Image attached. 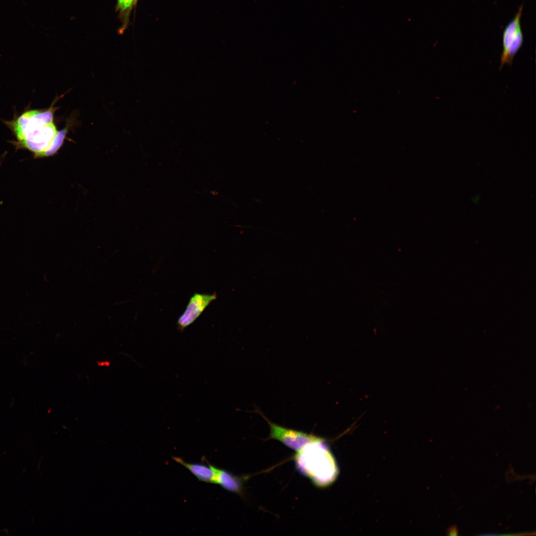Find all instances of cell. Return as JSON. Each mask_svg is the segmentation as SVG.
Segmentation results:
<instances>
[{
  "instance_id": "3",
  "label": "cell",
  "mask_w": 536,
  "mask_h": 536,
  "mask_svg": "<svg viewBox=\"0 0 536 536\" xmlns=\"http://www.w3.org/2000/svg\"><path fill=\"white\" fill-rule=\"evenodd\" d=\"M254 412L259 413L269 427L268 439L277 440L292 450L297 452L307 444L321 440L323 437L281 426L268 419L258 408Z\"/></svg>"
},
{
  "instance_id": "7",
  "label": "cell",
  "mask_w": 536,
  "mask_h": 536,
  "mask_svg": "<svg viewBox=\"0 0 536 536\" xmlns=\"http://www.w3.org/2000/svg\"><path fill=\"white\" fill-rule=\"evenodd\" d=\"M177 463L187 469L200 481L215 483V471L214 466L208 463L207 465L200 463H192L185 462L182 459L173 457Z\"/></svg>"
},
{
  "instance_id": "1",
  "label": "cell",
  "mask_w": 536,
  "mask_h": 536,
  "mask_svg": "<svg viewBox=\"0 0 536 536\" xmlns=\"http://www.w3.org/2000/svg\"><path fill=\"white\" fill-rule=\"evenodd\" d=\"M55 109L25 111L10 121H4L15 136L16 147L31 152L35 157L54 154L63 143L67 130L58 131L53 121Z\"/></svg>"
},
{
  "instance_id": "9",
  "label": "cell",
  "mask_w": 536,
  "mask_h": 536,
  "mask_svg": "<svg viewBox=\"0 0 536 536\" xmlns=\"http://www.w3.org/2000/svg\"><path fill=\"white\" fill-rule=\"evenodd\" d=\"M447 535L449 536H457L458 535V530L456 526H453L449 528L447 531Z\"/></svg>"
},
{
  "instance_id": "6",
  "label": "cell",
  "mask_w": 536,
  "mask_h": 536,
  "mask_svg": "<svg viewBox=\"0 0 536 536\" xmlns=\"http://www.w3.org/2000/svg\"><path fill=\"white\" fill-rule=\"evenodd\" d=\"M215 471V484L220 485L224 489L243 496L244 493V484L246 476H237L228 471L214 467Z\"/></svg>"
},
{
  "instance_id": "4",
  "label": "cell",
  "mask_w": 536,
  "mask_h": 536,
  "mask_svg": "<svg viewBox=\"0 0 536 536\" xmlns=\"http://www.w3.org/2000/svg\"><path fill=\"white\" fill-rule=\"evenodd\" d=\"M523 9L522 4L503 31L500 69L505 65H512L515 56L523 45L524 37L521 25Z\"/></svg>"
},
{
  "instance_id": "2",
  "label": "cell",
  "mask_w": 536,
  "mask_h": 536,
  "mask_svg": "<svg viewBox=\"0 0 536 536\" xmlns=\"http://www.w3.org/2000/svg\"><path fill=\"white\" fill-rule=\"evenodd\" d=\"M294 460L297 470L317 487L329 486L338 475L337 464L325 438L307 444L296 452Z\"/></svg>"
},
{
  "instance_id": "5",
  "label": "cell",
  "mask_w": 536,
  "mask_h": 536,
  "mask_svg": "<svg viewBox=\"0 0 536 536\" xmlns=\"http://www.w3.org/2000/svg\"><path fill=\"white\" fill-rule=\"evenodd\" d=\"M217 298L212 294L195 293L190 298L186 308L177 321L178 330L183 332L201 315L209 305Z\"/></svg>"
},
{
  "instance_id": "8",
  "label": "cell",
  "mask_w": 536,
  "mask_h": 536,
  "mask_svg": "<svg viewBox=\"0 0 536 536\" xmlns=\"http://www.w3.org/2000/svg\"><path fill=\"white\" fill-rule=\"evenodd\" d=\"M138 0H118L116 6V11L118 13L119 18L122 23L119 32H123L126 28L129 21V18L132 9L136 5Z\"/></svg>"
}]
</instances>
